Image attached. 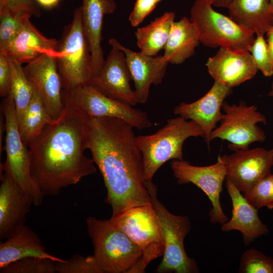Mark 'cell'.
I'll use <instances>...</instances> for the list:
<instances>
[{
	"mask_svg": "<svg viewBox=\"0 0 273 273\" xmlns=\"http://www.w3.org/2000/svg\"><path fill=\"white\" fill-rule=\"evenodd\" d=\"M56 58L62 92L90 84L91 54L83 27L80 6L73 11L71 23L64 28L58 41Z\"/></svg>",
	"mask_w": 273,
	"mask_h": 273,
	"instance_id": "5b68a950",
	"label": "cell"
},
{
	"mask_svg": "<svg viewBox=\"0 0 273 273\" xmlns=\"http://www.w3.org/2000/svg\"><path fill=\"white\" fill-rule=\"evenodd\" d=\"M200 42L195 24L184 17L173 23L163 56L168 63L181 64L194 54Z\"/></svg>",
	"mask_w": 273,
	"mask_h": 273,
	"instance_id": "d4e9b609",
	"label": "cell"
},
{
	"mask_svg": "<svg viewBox=\"0 0 273 273\" xmlns=\"http://www.w3.org/2000/svg\"><path fill=\"white\" fill-rule=\"evenodd\" d=\"M1 112L5 123L6 160L1 170L9 172L17 184L33 199L34 205L39 206L43 195L33 181L30 174L29 150L23 142L19 129L15 104L12 95L3 98Z\"/></svg>",
	"mask_w": 273,
	"mask_h": 273,
	"instance_id": "9c48e42d",
	"label": "cell"
},
{
	"mask_svg": "<svg viewBox=\"0 0 273 273\" xmlns=\"http://www.w3.org/2000/svg\"><path fill=\"white\" fill-rule=\"evenodd\" d=\"M156 1H157L158 3H159L160 2H161L162 0H156Z\"/></svg>",
	"mask_w": 273,
	"mask_h": 273,
	"instance_id": "7bdbcfd3",
	"label": "cell"
},
{
	"mask_svg": "<svg viewBox=\"0 0 273 273\" xmlns=\"http://www.w3.org/2000/svg\"><path fill=\"white\" fill-rule=\"evenodd\" d=\"M0 239H7L25 225L33 198L24 191L7 171L1 170Z\"/></svg>",
	"mask_w": 273,
	"mask_h": 273,
	"instance_id": "2e32d148",
	"label": "cell"
},
{
	"mask_svg": "<svg viewBox=\"0 0 273 273\" xmlns=\"http://www.w3.org/2000/svg\"><path fill=\"white\" fill-rule=\"evenodd\" d=\"M248 51L251 53L258 70L265 76H271L273 75V64L263 35H257Z\"/></svg>",
	"mask_w": 273,
	"mask_h": 273,
	"instance_id": "836d02e7",
	"label": "cell"
},
{
	"mask_svg": "<svg viewBox=\"0 0 273 273\" xmlns=\"http://www.w3.org/2000/svg\"><path fill=\"white\" fill-rule=\"evenodd\" d=\"M224 155L226 178L243 193L270 173L273 166L271 149L248 148Z\"/></svg>",
	"mask_w": 273,
	"mask_h": 273,
	"instance_id": "4fadbf2b",
	"label": "cell"
},
{
	"mask_svg": "<svg viewBox=\"0 0 273 273\" xmlns=\"http://www.w3.org/2000/svg\"><path fill=\"white\" fill-rule=\"evenodd\" d=\"M111 47L99 73L89 84L112 99L134 106L138 102L130 85L132 79L125 55L117 47Z\"/></svg>",
	"mask_w": 273,
	"mask_h": 273,
	"instance_id": "9a60e30c",
	"label": "cell"
},
{
	"mask_svg": "<svg viewBox=\"0 0 273 273\" xmlns=\"http://www.w3.org/2000/svg\"><path fill=\"white\" fill-rule=\"evenodd\" d=\"M86 225L101 273H132L142 256L139 247L109 219L90 216Z\"/></svg>",
	"mask_w": 273,
	"mask_h": 273,
	"instance_id": "277c9868",
	"label": "cell"
},
{
	"mask_svg": "<svg viewBox=\"0 0 273 273\" xmlns=\"http://www.w3.org/2000/svg\"><path fill=\"white\" fill-rule=\"evenodd\" d=\"M54 119L48 113L38 91L35 89L32 100L26 107L19 124L23 143L28 147Z\"/></svg>",
	"mask_w": 273,
	"mask_h": 273,
	"instance_id": "4316f807",
	"label": "cell"
},
{
	"mask_svg": "<svg viewBox=\"0 0 273 273\" xmlns=\"http://www.w3.org/2000/svg\"><path fill=\"white\" fill-rule=\"evenodd\" d=\"M27 15L20 31L4 53L8 58L22 65L28 63L43 54L57 51L58 41L42 34Z\"/></svg>",
	"mask_w": 273,
	"mask_h": 273,
	"instance_id": "7402d4cb",
	"label": "cell"
},
{
	"mask_svg": "<svg viewBox=\"0 0 273 273\" xmlns=\"http://www.w3.org/2000/svg\"><path fill=\"white\" fill-rule=\"evenodd\" d=\"M191 137L204 138L203 129L195 121L179 116L168 119L163 127L151 134L135 136L147 183L153 182L156 172L167 161L183 160V145Z\"/></svg>",
	"mask_w": 273,
	"mask_h": 273,
	"instance_id": "3957f363",
	"label": "cell"
},
{
	"mask_svg": "<svg viewBox=\"0 0 273 273\" xmlns=\"http://www.w3.org/2000/svg\"><path fill=\"white\" fill-rule=\"evenodd\" d=\"M30 257L48 258L55 262L65 261L47 253L37 235L25 225L0 244V268Z\"/></svg>",
	"mask_w": 273,
	"mask_h": 273,
	"instance_id": "603a6c76",
	"label": "cell"
},
{
	"mask_svg": "<svg viewBox=\"0 0 273 273\" xmlns=\"http://www.w3.org/2000/svg\"><path fill=\"white\" fill-rule=\"evenodd\" d=\"M11 94V76L7 56L0 52V95L4 98Z\"/></svg>",
	"mask_w": 273,
	"mask_h": 273,
	"instance_id": "8d00e7d4",
	"label": "cell"
},
{
	"mask_svg": "<svg viewBox=\"0 0 273 273\" xmlns=\"http://www.w3.org/2000/svg\"><path fill=\"white\" fill-rule=\"evenodd\" d=\"M171 168L179 184H193L207 196L212 206L209 211L212 223L222 225L229 220L220 202L222 184L226 178L224 155L218 156L214 164L204 166L191 165L184 159L172 160Z\"/></svg>",
	"mask_w": 273,
	"mask_h": 273,
	"instance_id": "7c38bea8",
	"label": "cell"
},
{
	"mask_svg": "<svg viewBox=\"0 0 273 273\" xmlns=\"http://www.w3.org/2000/svg\"><path fill=\"white\" fill-rule=\"evenodd\" d=\"M56 272L101 273L93 255L83 257L75 254L63 262H56Z\"/></svg>",
	"mask_w": 273,
	"mask_h": 273,
	"instance_id": "d6a6232c",
	"label": "cell"
},
{
	"mask_svg": "<svg viewBox=\"0 0 273 273\" xmlns=\"http://www.w3.org/2000/svg\"><path fill=\"white\" fill-rule=\"evenodd\" d=\"M109 43L124 54L134 82L133 90L138 103L145 104L148 100L151 85L162 82L169 63L163 55L150 56L141 52L133 51L114 38L110 39Z\"/></svg>",
	"mask_w": 273,
	"mask_h": 273,
	"instance_id": "ac0fdd59",
	"label": "cell"
},
{
	"mask_svg": "<svg viewBox=\"0 0 273 273\" xmlns=\"http://www.w3.org/2000/svg\"><path fill=\"white\" fill-rule=\"evenodd\" d=\"M225 179L233 206L232 215L230 220L221 225V230L239 231L242 235L244 243L248 245L255 239L268 234L269 229L258 217V209L249 202L229 179Z\"/></svg>",
	"mask_w": 273,
	"mask_h": 273,
	"instance_id": "ffe728a7",
	"label": "cell"
},
{
	"mask_svg": "<svg viewBox=\"0 0 273 273\" xmlns=\"http://www.w3.org/2000/svg\"><path fill=\"white\" fill-rule=\"evenodd\" d=\"M206 65L214 81L231 88L252 79L258 70L247 49L220 48Z\"/></svg>",
	"mask_w": 273,
	"mask_h": 273,
	"instance_id": "d6986e66",
	"label": "cell"
},
{
	"mask_svg": "<svg viewBox=\"0 0 273 273\" xmlns=\"http://www.w3.org/2000/svg\"><path fill=\"white\" fill-rule=\"evenodd\" d=\"M245 198L257 209H273V173H269L243 193Z\"/></svg>",
	"mask_w": 273,
	"mask_h": 273,
	"instance_id": "4dcf8cb0",
	"label": "cell"
},
{
	"mask_svg": "<svg viewBox=\"0 0 273 273\" xmlns=\"http://www.w3.org/2000/svg\"><path fill=\"white\" fill-rule=\"evenodd\" d=\"M231 92L232 88L214 81L203 97L192 103H181L174 108L173 113L196 122L203 129L205 142L209 148L211 133L221 119L223 103Z\"/></svg>",
	"mask_w": 273,
	"mask_h": 273,
	"instance_id": "e0dca14e",
	"label": "cell"
},
{
	"mask_svg": "<svg viewBox=\"0 0 273 273\" xmlns=\"http://www.w3.org/2000/svg\"><path fill=\"white\" fill-rule=\"evenodd\" d=\"M133 128L116 118L89 117L85 147L99 169L107 190L105 202L115 215L130 208L152 205L141 152Z\"/></svg>",
	"mask_w": 273,
	"mask_h": 273,
	"instance_id": "6da1fadb",
	"label": "cell"
},
{
	"mask_svg": "<svg viewBox=\"0 0 273 273\" xmlns=\"http://www.w3.org/2000/svg\"><path fill=\"white\" fill-rule=\"evenodd\" d=\"M2 9L16 13H28L36 17H39L41 15L40 6L35 0H0V9Z\"/></svg>",
	"mask_w": 273,
	"mask_h": 273,
	"instance_id": "e575fe53",
	"label": "cell"
},
{
	"mask_svg": "<svg viewBox=\"0 0 273 273\" xmlns=\"http://www.w3.org/2000/svg\"><path fill=\"white\" fill-rule=\"evenodd\" d=\"M111 222L139 247L141 258L132 273H143L148 264L163 256L164 244L160 222L153 205L138 206L112 215Z\"/></svg>",
	"mask_w": 273,
	"mask_h": 273,
	"instance_id": "8992f818",
	"label": "cell"
},
{
	"mask_svg": "<svg viewBox=\"0 0 273 273\" xmlns=\"http://www.w3.org/2000/svg\"><path fill=\"white\" fill-rule=\"evenodd\" d=\"M39 6L45 9H51L58 6L60 0H35Z\"/></svg>",
	"mask_w": 273,
	"mask_h": 273,
	"instance_id": "74e56055",
	"label": "cell"
},
{
	"mask_svg": "<svg viewBox=\"0 0 273 273\" xmlns=\"http://www.w3.org/2000/svg\"><path fill=\"white\" fill-rule=\"evenodd\" d=\"M175 17L174 13L166 12L149 24L136 29L134 34L141 52L155 56L164 49Z\"/></svg>",
	"mask_w": 273,
	"mask_h": 273,
	"instance_id": "484cf974",
	"label": "cell"
},
{
	"mask_svg": "<svg viewBox=\"0 0 273 273\" xmlns=\"http://www.w3.org/2000/svg\"><path fill=\"white\" fill-rule=\"evenodd\" d=\"M8 60L11 76V94L15 104L19 125L35 88L27 78L22 64L9 58Z\"/></svg>",
	"mask_w": 273,
	"mask_h": 273,
	"instance_id": "83f0119b",
	"label": "cell"
},
{
	"mask_svg": "<svg viewBox=\"0 0 273 273\" xmlns=\"http://www.w3.org/2000/svg\"><path fill=\"white\" fill-rule=\"evenodd\" d=\"M83 27L91 54L92 78L99 73L105 61L101 46L102 31L105 15L114 12V0H82L80 6Z\"/></svg>",
	"mask_w": 273,
	"mask_h": 273,
	"instance_id": "44dd1931",
	"label": "cell"
},
{
	"mask_svg": "<svg viewBox=\"0 0 273 273\" xmlns=\"http://www.w3.org/2000/svg\"><path fill=\"white\" fill-rule=\"evenodd\" d=\"M56 53L43 54L23 67L27 78L40 94L48 113L54 120L59 117L64 108Z\"/></svg>",
	"mask_w": 273,
	"mask_h": 273,
	"instance_id": "5bb4252c",
	"label": "cell"
},
{
	"mask_svg": "<svg viewBox=\"0 0 273 273\" xmlns=\"http://www.w3.org/2000/svg\"><path fill=\"white\" fill-rule=\"evenodd\" d=\"M158 3L156 0H135L128 17L130 25L133 27L138 26L153 11Z\"/></svg>",
	"mask_w": 273,
	"mask_h": 273,
	"instance_id": "d590c367",
	"label": "cell"
},
{
	"mask_svg": "<svg viewBox=\"0 0 273 273\" xmlns=\"http://www.w3.org/2000/svg\"><path fill=\"white\" fill-rule=\"evenodd\" d=\"M240 273H273V259L253 248L242 255Z\"/></svg>",
	"mask_w": 273,
	"mask_h": 273,
	"instance_id": "1f68e13d",
	"label": "cell"
},
{
	"mask_svg": "<svg viewBox=\"0 0 273 273\" xmlns=\"http://www.w3.org/2000/svg\"><path fill=\"white\" fill-rule=\"evenodd\" d=\"M223 113L219 124L212 131L210 141L215 139L230 143V149L234 151L249 148L255 142H262L266 139L259 123H266L264 116L255 105L248 106L243 102L239 105L224 102Z\"/></svg>",
	"mask_w": 273,
	"mask_h": 273,
	"instance_id": "8fae6325",
	"label": "cell"
},
{
	"mask_svg": "<svg viewBox=\"0 0 273 273\" xmlns=\"http://www.w3.org/2000/svg\"><path fill=\"white\" fill-rule=\"evenodd\" d=\"M28 13L19 14L0 9V52H4L21 29Z\"/></svg>",
	"mask_w": 273,
	"mask_h": 273,
	"instance_id": "f1b7e54d",
	"label": "cell"
},
{
	"mask_svg": "<svg viewBox=\"0 0 273 273\" xmlns=\"http://www.w3.org/2000/svg\"><path fill=\"white\" fill-rule=\"evenodd\" d=\"M62 97L64 104L72 106L90 118H116L139 130L152 125L145 112L112 99L90 84L81 86L69 92H62Z\"/></svg>",
	"mask_w": 273,
	"mask_h": 273,
	"instance_id": "30bf717a",
	"label": "cell"
},
{
	"mask_svg": "<svg viewBox=\"0 0 273 273\" xmlns=\"http://www.w3.org/2000/svg\"><path fill=\"white\" fill-rule=\"evenodd\" d=\"M268 96L273 97V82L271 86V89L268 93ZM271 150L273 153V148Z\"/></svg>",
	"mask_w": 273,
	"mask_h": 273,
	"instance_id": "60d3db41",
	"label": "cell"
},
{
	"mask_svg": "<svg viewBox=\"0 0 273 273\" xmlns=\"http://www.w3.org/2000/svg\"><path fill=\"white\" fill-rule=\"evenodd\" d=\"M89 117L67 104L28 146L31 176L43 196H55L97 171L84 155Z\"/></svg>",
	"mask_w": 273,
	"mask_h": 273,
	"instance_id": "7a4b0ae2",
	"label": "cell"
},
{
	"mask_svg": "<svg viewBox=\"0 0 273 273\" xmlns=\"http://www.w3.org/2000/svg\"><path fill=\"white\" fill-rule=\"evenodd\" d=\"M228 9L235 23L256 35L266 33L273 25L269 0H233Z\"/></svg>",
	"mask_w": 273,
	"mask_h": 273,
	"instance_id": "cb8c5ba5",
	"label": "cell"
},
{
	"mask_svg": "<svg viewBox=\"0 0 273 273\" xmlns=\"http://www.w3.org/2000/svg\"><path fill=\"white\" fill-rule=\"evenodd\" d=\"M152 204L159 217L162 229L164 251L156 269L158 273H196L199 270L194 259L186 253L184 240L191 226L189 217L170 212L157 196V190L152 183L148 186Z\"/></svg>",
	"mask_w": 273,
	"mask_h": 273,
	"instance_id": "52a82bcc",
	"label": "cell"
},
{
	"mask_svg": "<svg viewBox=\"0 0 273 273\" xmlns=\"http://www.w3.org/2000/svg\"><path fill=\"white\" fill-rule=\"evenodd\" d=\"M267 42L272 64H273V25L266 33Z\"/></svg>",
	"mask_w": 273,
	"mask_h": 273,
	"instance_id": "f35d334b",
	"label": "cell"
},
{
	"mask_svg": "<svg viewBox=\"0 0 273 273\" xmlns=\"http://www.w3.org/2000/svg\"><path fill=\"white\" fill-rule=\"evenodd\" d=\"M1 273H54L56 262L48 258L30 257L0 268Z\"/></svg>",
	"mask_w": 273,
	"mask_h": 273,
	"instance_id": "f546056e",
	"label": "cell"
},
{
	"mask_svg": "<svg viewBox=\"0 0 273 273\" xmlns=\"http://www.w3.org/2000/svg\"><path fill=\"white\" fill-rule=\"evenodd\" d=\"M212 6L228 8L233 0H209Z\"/></svg>",
	"mask_w": 273,
	"mask_h": 273,
	"instance_id": "ab89813d",
	"label": "cell"
},
{
	"mask_svg": "<svg viewBox=\"0 0 273 273\" xmlns=\"http://www.w3.org/2000/svg\"><path fill=\"white\" fill-rule=\"evenodd\" d=\"M269 1L270 4L271 5V7L272 11H273V0H269Z\"/></svg>",
	"mask_w": 273,
	"mask_h": 273,
	"instance_id": "b9f144b4",
	"label": "cell"
},
{
	"mask_svg": "<svg viewBox=\"0 0 273 273\" xmlns=\"http://www.w3.org/2000/svg\"><path fill=\"white\" fill-rule=\"evenodd\" d=\"M190 19L198 29L200 42L206 47L248 50L255 39L254 34L215 11L209 0H196Z\"/></svg>",
	"mask_w": 273,
	"mask_h": 273,
	"instance_id": "ba28073f",
	"label": "cell"
}]
</instances>
